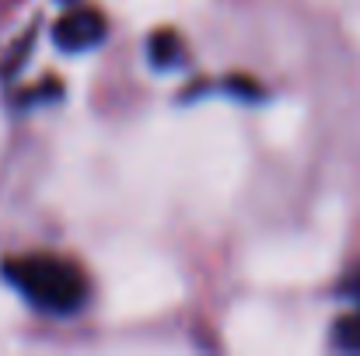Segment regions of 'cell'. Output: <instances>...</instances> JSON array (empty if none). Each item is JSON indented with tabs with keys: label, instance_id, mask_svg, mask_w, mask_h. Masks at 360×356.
<instances>
[{
	"label": "cell",
	"instance_id": "2",
	"mask_svg": "<svg viewBox=\"0 0 360 356\" xmlns=\"http://www.w3.org/2000/svg\"><path fill=\"white\" fill-rule=\"evenodd\" d=\"M109 35V25L98 11L91 7H77L70 14H63L53 28V42L63 49V53H88L95 49L102 39Z\"/></svg>",
	"mask_w": 360,
	"mask_h": 356
},
{
	"label": "cell",
	"instance_id": "3",
	"mask_svg": "<svg viewBox=\"0 0 360 356\" xmlns=\"http://www.w3.org/2000/svg\"><path fill=\"white\" fill-rule=\"evenodd\" d=\"M336 346L343 350H360V315L354 311L350 318L336 322Z\"/></svg>",
	"mask_w": 360,
	"mask_h": 356
},
{
	"label": "cell",
	"instance_id": "4",
	"mask_svg": "<svg viewBox=\"0 0 360 356\" xmlns=\"http://www.w3.org/2000/svg\"><path fill=\"white\" fill-rule=\"evenodd\" d=\"M343 294L354 301V308H357V315H360V265L347 276V283H343Z\"/></svg>",
	"mask_w": 360,
	"mask_h": 356
},
{
	"label": "cell",
	"instance_id": "1",
	"mask_svg": "<svg viewBox=\"0 0 360 356\" xmlns=\"http://www.w3.org/2000/svg\"><path fill=\"white\" fill-rule=\"evenodd\" d=\"M4 279L39 311L67 318L88 304V276L81 265L60 255H14L0 262Z\"/></svg>",
	"mask_w": 360,
	"mask_h": 356
}]
</instances>
